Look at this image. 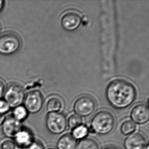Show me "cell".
<instances>
[{
	"label": "cell",
	"instance_id": "1",
	"mask_svg": "<svg viewBox=\"0 0 149 149\" xmlns=\"http://www.w3.org/2000/svg\"><path fill=\"white\" fill-rule=\"evenodd\" d=\"M105 96L111 107L117 109H123L134 102L136 97V90L134 85L128 81L115 79L107 85Z\"/></svg>",
	"mask_w": 149,
	"mask_h": 149
},
{
	"label": "cell",
	"instance_id": "2",
	"mask_svg": "<svg viewBox=\"0 0 149 149\" xmlns=\"http://www.w3.org/2000/svg\"><path fill=\"white\" fill-rule=\"evenodd\" d=\"M115 125V117L113 113L107 110H102L93 116L91 128L95 133L107 135L113 131Z\"/></svg>",
	"mask_w": 149,
	"mask_h": 149
},
{
	"label": "cell",
	"instance_id": "3",
	"mask_svg": "<svg viewBox=\"0 0 149 149\" xmlns=\"http://www.w3.org/2000/svg\"><path fill=\"white\" fill-rule=\"evenodd\" d=\"M22 42L15 33L7 32L0 36V54L4 55L14 54L19 50Z\"/></svg>",
	"mask_w": 149,
	"mask_h": 149
},
{
	"label": "cell",
	"instance_id": "4",
	"mask_svg": "<svg viewBox=\"0 0 149 149\" xmlns=\"http://www.w3.org/2000/svg\"><path fill=\"white\" fill-rule=\"evenodd\" d=\"M45 124L48 131L56 135L63 133L67 126L66 118L62 113L59 112L49 113L47 115Z\"/></svg>",
	"mask_w": 149,
	"mask_h": 149
},
{
	"label": "cell",
	"instance_id": "5",
	"mask_svg": "<svg viewBox=\"0 0 149 149\" xmlns=\"http://www.w3.org/2000/svg\"><path fill=\"white\" fill-rule=\"evenodd\" d=\"M4 100L11 108L22 105L24 103L25 93L22 87L17 84H10L6 88L4 94Z\"/></svg>",
	"mask_w": 149,
	"mask_h": 149
},
{
	"label": "cell",
	"instance_id": "6",
	"mask_svg": "<svg viewBox=\"0 0 149 149\" xmlns=\"http://www.w3.org/2000/svg\"><path fill=\"white\" fill-rule=\"evenodd\" d=\"M96 107V101L93 97L82 95L75 101L73 109L76 114L80 117H87L93 113Z\"/></svg>",
	"mask_w": 149,
	"mask_h": 149
},
{
	"label": "cell",
	"instance_id": "7",
	"mask_svg": "<svg viewBox=\"0 0 149 149\" xmlns=\"http://www.w3.org/2000/svg\"><path fill=\"white\" fill-rule=\"evenodd\" d=\"M43 103V97L40 91L33 90L25 96L24 106L29 113L35 114L40 111Z\"/></svg>",
	"mask_w": 149,
	"mask_h": 149
},
{
	"label": "cell",
	"instance_id": "8",
	"mask_svg": "<svg viewBox=\"0 0 149 149\" xmlns=\"http://www.w3.org/2000/svg\"><path fill=\"white\" fill-rule=\"evenodd\" d=\"M82 18L78 12L69 11L63 15L61 23L63 28L68 32L77 30L81 26Z\"/></svg>",
	"mask_w": 149,
	"mask_h": 149
},
{
	"label": "cell",
	"instance_id": "9",
	"mask_svg": "<svg viewBox=\"0 0 149 149\" xmlns=\"http://www.w3.org/2000/svg\"><path fill=\"white\" fill-rule=\"evenodd\" d=\"M1 125L3 133L10 139H14L24 127L22 123L16 120L12 116H6Z\"/></svg>",
	"mask_w": 149,
	"mask_h": 149
},
{
	"label": "cell",
	"instance_id": "10",
	"mask_svg": "<svg viewBox=\"0 0 149 149\" xmlns=\"http://www.w3.org/2000/svg\"><path fill=\"white\" fill-rule=\"evenodd\" d=\"M147 145L145 136L139 132H135L128 135L124 143L125 149H146Z\"/></svg>",
	"mask_w": 149,
	"mask_h": 149
},
{
	"label": "cell",
	"instance_id": "11",
	"mask_svg": "<svg viewBox=\"0 0 149 149\" xmlns=\"http://www.w3.org/2000/svg\"><path fill=\"white\" fill-rule=\"evenodd\" d=\"M131 119L134 123L144 124L149 121V110L147 105L139 104L133 107L130 113Z\"/></svg>",
	"mask_w": 149,
	"mask_h": 149
},
{
	"label": "cell",
	"instance_id": "12",
	"mask_svg": "<svg viewBox=\"0 0 149 149\" xmlns=\"http://www.w3.org/2000/svg\"><path fill=\"white\" fill-rule=\"evenodd\" d=\"M34 139L31 131L23 127L14 137V141L16 146L22 148L32 143Z\"/></svg>",
	"mask_w": 149,
	"mask_h": 149
},
{
	"label": "cell",
	"instance_id": "13",
	"mask_svg": "<svg viewBox=\"0 0 149 149\" xmlns=\"http://www.w3.org/2000/svg\"><path fill=\"white\" fill-rule=\"evenodd\" d=\"M77 141L69 133L62 135L57 143L58 149H76Z\"/></svg>",
	"mask_w": 149,
	"mask_h": 149
},
{
	"label": "cell",
	"instance_id": "14",
	"mask_svg": "<svg viewBox=\"0 0 149 149\" xmlns=\"http://www.w3.org/2000/svg\"><path fill=\"white\" fill-rule=\"evenodd\" d=\"M63 107V101L57 96L50 97L47 102V109L49 112H58Z\"/></svg>",
	"mask_w": 149,
	"mask_h": 149
},
{
	"label": "cell",
	"instance_id": "15",
	"mask_svg": "<svg viewBox=\"0 0 149 149\" xmlns=\"http://www.w3.org/2000/svg\"><path fill=\"white\" fill-rule=\"evenodd\" d=\"M76 149H99V146L94 139L85 138L79 141Z\"/></svg>",
	"mask_w": 149,
	"mask_h": 149
},
{
	"label": "cell",
	"instance_id": "16",
	"mask_svg": "<svg viewBox=\"0 0 149 149\" xmlns=\"http://www.w3.org/2000/svg\"><path fill=\"white\" fill-rule=\"evenodd\" d=\"M29 113L24 105H20L14 108L11 116L16 120L22 122L28 118Z\"/></svg>",
	"mask_w": 149,
	"mask_h": 149
},
{
	"label": "cell",
	"instance_id": "17",
	"mask_svg": "<svg viewBox=\"0 0 149 149\" xmlns=\"http://www.w3.org/2000/svg\"><path fill=\"white\" fill-rule=\"evenodd\" d=\"M136 129V125L133 121L126 120L122 123L120 127V131L124 135H129L133 133Z\"/></svg>",
	"mask_w": 149,
	"mask_h": 149
},
{
	"label": "cell",
	"instance_id": "18",
	"mask_svg": "<svg viewBox=\"0 0 149 149\" xmlns=\"http://www.w3.org/2000/svg\"><path fill=\"white\" fill-rule=\"evenodd\" d=\"M89 128L84 125H81L73 129L72 135L76 139H83L88 135Z\"/></svg>",
	"mask_w": 149,
	"mask_h": 149
},
{
	"label": "cell",
	"instance_id": "19",
	"mask_svg": "<svg viewBox=\"0 0 149 149\" xmlns=\"http://www.w3.org/2000/svg\"><path fill=\"white\" fill-rule=\"evenodd\" d=\"M67 122V124L69 128L71 129H74L79 127L83 124V119L79 115L72 114L69 117Z\"/></svg>",
	"mask_w": 149,
	"mask_h": 149
},
{
	"label": "cell",
	"instance_id": "20",
	"mask_svg": "<svg viewBox=\"0 0 149 149\" xmlns=\"http://www.w3.org/2000/svg\"><path fill=\"white\" fill-rule=\"evenodd\" d=\"M1 149H16V145L13 141L10 139L3 140L0 143Z\"/></svg>",
	"mask_w": 149,
	"mask_h": 149
},
{
	"label": "cell",
	"instance_id": "21",
	"mask_svg": "<svg viewBox=\"0 0 149 149\" xmlns=\"http://www.w3.org/2000/svg\"><path fill=\"white\" fill-rule=\"evenodd\" d=\"M10 109V106L4 99H0V115H6Z\"/></svg>",
	"mask_w": 149,
	"mask_h": 149
},
{
	"label": "cell",
	"instance_id": "22",
	"mask_svg": "<svg viewBox=\"0 0 149 149\" xmlns=\"http://www.w3.org/2000/svg\"><path fill=\"white\" fill-rule=\"evenodd\" d=\"M22 149H44V146L40 141L35 139L32 143Z\"/></svg>",
	"mask_w": 149,
	"mask_h": 149
},
{
	"label": "cell",
	"instance_id": "23",
	"mask_svg": "<svg viewBox=\"0 0 149 149\" xmlns=\"http://www.w3.org/2000/svg\"><path fill=\"white\" fill-rule=\"evenodd\" d=\"M5 89L6 87L5 84L3 81L0 79V99H2V97L4 96Z\"/></svg>",
	"mask_w": 149,
	"mask_h": 149
},
{
	"label": "cell",
	"instance_id": "24",
	"mask_svg": "<svg viewBox=\"0 0 149 149\" xmlns=\"http://www.w3.org/2000/svg\"><path fill=\"white\" fill-rule=\"evenodd\" d=\"M4 5H5V1L0 0V12H1L2 10H3Z\"/></svg>",
	"mask_w": 149,
	"mask_h": 149
},
{
	"label": "cell",
	"instance_id": "25",
	"mask_svg": "<svg viewBox=\"0 0 149 149\" xmlns=\"http://www.w3.org/2000/svg\"><path fill=\"white\" fill-rule=\"evenodd\" d=\"M6 117V115H0V125H2Z\"/></svg>",
	"mask_w": 149,
	"mask_h": 149
},
{
	"label": "cell",
	"instance_id": "26",
	"mask_svg": "<svg viewBox=\"0 0 149 149\" xmlns=\"http://www.w3.org/2000/svg\"><path fill=\"white\" fill-rule=\"evenodd\" d=\"M103 149H119L118 148L115 147L113 146H108L107 147H105Z\"/></svg>",
	"mask_w": 149,
	"mask_h": 149
},
{
	"label": "cell",
	"instance_id": "27",
	"mask_svg": "<svg viewBox=\"0 0 149 149\" xmlns=\"http://www.w3.org/2000/svg\"><path fill=\"white\" fill-rule=\"evenodd\" d=\"M146 149H149V145H148L147 146V147L146 148Z\"/></svg>",
	"mask_w": 149,
	"mask_h": 149
},
{
	"label": "cell",
	"instance_id": "28",
	"mask_svg": "<svg viewBox=\"0 0 149 149\" xmlns=\"http://www.w3.org/2000/svg\"><path fill=\"white\" fill-rule=\"evenodd\" d=\"M53 149V148H49V149Z\"/></svg>",
	"mask_w": 149,
	"mask_h": 149
},
{
	"label": "cell",
	"instance_id": "29",
	"mask_svg": "<svg viewBox=\"0 0 149 149\" xmlns=\"http://www.w3.org/2000/svg\"><path fill=\"white\" fill-rule=\"evenodd\" d=\"M0 149H1V147H0Z\"/></svg>",
	"mask_w": 149,
	"mask_h": 149
}]
</instances>
